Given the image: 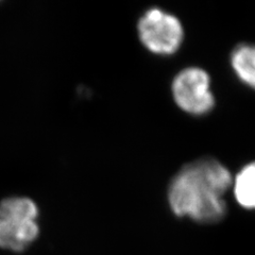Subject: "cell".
<instances>
[{
    "instance_id": "obj_5",
    "label": "cell",
    "mask_w": 255,
    "mask_h": 255,
    "mask_svg": "<svg viewBox=\"0 0 255 255\" xmlns=\"http://www.w3.org/2000/svg\"><path fill=\"white\" fill-rule=\"evenodd\" d=\"M230 63L239 81L255 91V45H237L231 52Z\"/></svg>"
},
{
    "instance_id": "obj_3",
    "label": "cell",
    "mask_w": 255,
    "mask_h": 255,
    "mask_svg": "<svg viewBox=\"0 0 255 255\" xmlns=\"http://www.w3.org/2000/svg\"><path fill=\"white\" fill-rule=\"evenodd\" d=\"M211 84V76L205 69L196 66L182 69L171 83L175 105L193 116H204L211 113L216 105Z\"/></svg>"
},
{
    "instance_id": "obj_6",
    "label": "cell",
    "mask_w": 255,
    "mask_h": 255,
    "mask_svg": "<svg viewBox=\"0 0 255 255\" xmlns=\"http://www.w3.org/2000/svg\"><path fill=\"white\" fill-rule=\"evenodd\" d=\"M231 189L243 209L255 211V161L246 164L235 174Z\"/></svg>"
},
{
    "instance_id": "obj_1",
    "label": "cell",
    "mask_w": 255,
    "mask_h": 255,
    "mask_svg": "<svg viewBox=\"0 0 255 255\" xmlns=\"http://www.w3.org/2000/svg\"><path fill=\"white\" fill-rule=\"evenodd\" d=\"M233 175L218 159L206 156L183 166L171 179L168 203L177 217H188L214 225L227 216L225 196L232 187Z\"/></svg>"
},
{
    "instance_id": "obj_4",
    "label": "cell",
    "mask_w": 255,
    "mask_h": 255,
    "mask_svg": "<svg viewBox=\"0 0 255 255\" xmlns=\"http://www.w3.org/2000/svg\"><path fill=\"white\" fill-rule=\"evenodd\" d=\"M38 234L36 220L0 218V248L21 252L35 241Z\"/></svg>"
},
{
    "instance_id": "obj_2",
    "label": "cell",
    "mask_w": 255,
    "mask_h": 255,
    "mask_svg": "<svg viewBox=\"0 0 255 255\" xmlns=\"http://www.w3.org/2000/svg\"><path fill=\"white\" fill-rule=\"evenodd\" d=\"M137 32L147 50L163 57L177 52L184 39L180 19L158 7H151L140 16Z\"/></svg>"
},
{
    "instance_id": "obj_7",
    "label": "cell",
    "mask_w": 255,
    "mask_h": 255,
    "mask_svg": "<svg viewBox=\"0 0 255 255\" xmlns=\"http://www.w3.org/2000/svg\"><path fill=\"white\" fill-rule=\"evenodd\" d=\"M38 207L26 197H11L0 202V218L36 220Z\"/></svg>"
}]
</instances>
